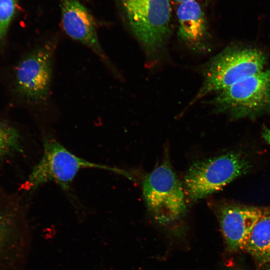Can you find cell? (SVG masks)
Segmentation results:
<instances>
[{"mask_svg":"<svg viewBox=\"0 0 270 270\" xmlns=\"http://www.w3.org/2000/svg\"><path fill=\"white\" fill-rule=\"evenodd\" d=\"M266 270H270V267L267 268Z\"/></svg>","mask_w":270,"mask_h":270,"instance_id":"e0dca14e","label":"cell"},{"mask_svg":"<svg viewBox=\"0 0 270 270\" xmlns=\"http://www.w3.org/2000/svg\"><path fill=\"white\" fill-rule=\"evenodd\" d=\"M26 236L24 208L0 186V270H21Z\"/></svg>","mask_w":270,"mask_h":270,"instance_id":"52a82bcc","label":"cell"},{"mask_svg":"<svg viewBox=\"0 0 270 270\" xmlns=\"http://www.w3.org/2000/svg\"><path fill=\"white\" fill-rule=\"evenodd\" d=\"M56 48L54 40H48L27 54L16 66V87L28 101L42 104L48 100Z\"/></svg>","mask_w":270,"mask_h":270,"instance_id":"ba28073f","label":"cell"},{"mask_svg":"<svg viewBox=\"0 0 270 270\" xmlns=\"http://www.w3.org/2000/svg\"><path fill=\"white\" fill-rule=\"evenodd\" d=\"M250 167L244 156L234 151L197 160L184 178V192L191 202H196L222 190Z\"/></svg>","mask_w":270,"mask_h":270,"instance_id":"277c9868","label":"cell"},{"mask_svg":"<svg viewBox=\"0 0 270 270\" xmlns=\"http://www.w3.org/2000/svg\"><path fill=\"white\" fill-rule=\"evenodd\" d=\"M210 103L216 112L234 119L254 118L270 113V70L218 92Z\"/></svg>","mask_w":270,"mask_h":270,"instance_id":"8992f818","label":"cell"},{"mask_svg":"<svg viewBox=\"0 0 270 270\" xmlns=\"http://www.w3.org/2000/svg\"><path fill=\"white\" fill-rule=\"evenodd\" d=\"M43 154L34 166L26 181L22 184L30 190L52 181L64 190H70L73 180L82 169H103L126 176V172L108 166L86 160L72 153L54 138L46 137L44 141Z\"/></svg>","mask_w":270,"mask_h":270,"instance_id":"3957f363","label":"cell"},{"mask_svg":"<svg viewBox=\"0 0 270 270\" xmlns=\"http://www.w3.org/2000/svg\"><path fill=\"white\" fill-rule=\"evenodd\" d=\"M146 54L154 57L165 48L171 34L170 0H115Z\"/></svg>","mask_w":270,"mask_h":270,"instance_id":"7a4b0ae2","label":"cell"},{"mask_svg":"<svg viewBox=\"0 0 270 270\" xmlns=\"http://www.w3.org/2000/svg\"><path fill=\"white\" fill-rule=\"evenodd\" d=\"M216 206L226 244L234 251L244 250L253 228L268 209L230 204Z\"/></svg>","mask_w":270,"mask_h":270,"instance_id":"9c48e42d","label":"cell"},{"mask_svg":"<svg viewBox=\"0 0 270 270\" xmlns=\"http://www.w3.org/2000/svg\"><path fill=\"white\" fill-rule=\"evenodd\" d=\"M18 130L0 120V160L22 151Z\"/></svg>","mask_w":270,"mask_h":270,"instance_id":"4fadbf2b","label":"cell"},{"mask_svg":"<svg viewBox=\"0 0 270 270\" xmlns=\"http://www.w3.org/2000/svg\"><path fill=\"white\" fill-rule=\"evenodd\" d=\"M61 12L62 26L66 34L92 50L115 72L100 44L96 22L88 10L78 0H62Z\"/></svg>","mask_w":270,"mask_h":270,"instance_id":"30bf717a","label":"cell"},{"mask_svg":"<svg viewBox=\"0 0 270 270\" xmlns=\"http://www.w3.org/2000/svg\"><path fill=\"white\" fill-rule=\"evenodd\" d=\"M266 56L254 48L230 46L202 66V84L188 106L208 94L219 92L264 70Z\"/></svg>","mask_w":270,"mask_h":270,"instance_id":"6da1fadb","label":"cell"},{"mask_svg":"<svg viewBox=\"0 0 270 270\" xmlns=\"http://www.w3.org/2000/svg\"><path fill=\"white\" fill-rule=\"evenodd\" d=\"M18 0H0V42L5 38L16 14Z\"/></svg>","mask_w":270,"mask_h":270,"instance_id":"5bb4252c","label":"cell"},{"mask_svg":"<svg viewBox=\"0 0 270 270\" xmlns=\"http://www.w3.org/2000/svg\"><path fill=\"white\" fill-rule=\"evenodd\" d=\"M178 4L176 15L180 38L193 50H206L207 22L200 4L196 0L185 1Z\"/></svg>","mask_w":270,"mask_h":270,"instance_id":"8fae6325","label":"cell"},{"mask_svg":"<svg viewBox=\"0 0 270 270\" xmlns=\"http://www.w3.org/2000/svg\"><path fill=\"white\" fill-rule=\"evenodd\" d=\"M262 263H270V208L253 228L244 248Z\"/></svg>","mask_w":270,"mask_h":270,"instance_id":"7c38bea8","label":"cell"},{"mask_svg":"<svg viewBox=\"0 0 270 270\" xmlns=\"http://www.w3.org/2000/svg\"><path fill=\"white\" fill-rule=\"evenodd\" d=\"M142 190L146 207L158 223L170 224L185 214L184 190L172 170L167 150L162 163L145 176Z\"/></svg>","mask_w":270,"mask_h":270,"instance_id":"5b68a950","label":"cell"},{"mask_svg":"<svg viewBox=\"0 0 270 270\" xmlns=\"http://www.w3.org/2000/svg\"><path fill=\"white\" fill-rule=\"evenodd\" d=\"M262 136L270 145V128L266 126H264L262 130Z\"/></svg>","mask_w":270,"mask_h":270,"instance_id":"9a60e30c","label":"cell"},{"mask_svg":"<svg viewBox=\"0 0 270 270\" xmlns=\"http://www.w3.org/2000/svg\"><path fill=\"white\" fill-rule=\"evenodd\" d=\"M172 1L173 2L176 3L178 4L181 3L182 2H185V1H188V0H196L198 1V0H170Z\"/></svg>","mask_w":270,"mask_h":270,"instance_id":"2e32d148","label":"cell"}]
</instances>
